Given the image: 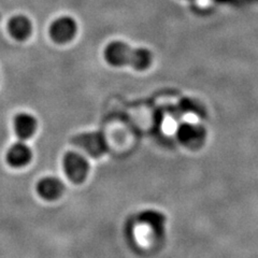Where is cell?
I'll return each mask as SVG.
<instances>
[{"mask_svg":"<svg viewBox=\"0 0 258 258\" xmlns=\"http://www.w3.org/2000/svg\"><path fill=\"white\" fill-rule=\"evenodd\" d=\"M103 59L113 68L147 71L153 64V53L147 47H136L123 40H112L103 47Z\"/></svg>","mask_w":258,"mask_h":258,"instance_id":"cell-1","label":"cell"},{"mask_svg":"<svg viewBox=\"0 0 258 258\" xmlns=\"http://www.w3.org/2000/svg\"><path fill=\"white\" fill-rule=\"evenodd\" d=\"M78 22L69 15H61L52 21L48 26V37L52 41L59 45H66L78 36Z\"/></svg>","mask_w":258,"mask_h":258,"instance_id":"cell-2","label":"cell"},{"mask_svg":"<svg viewBox=\"0 0 258 258\" xmlns=\"http://www.w3.org/2000/svg\"><path fill=\"white\" fill-rule=\"evenodd\" d=\"M71 142L95 158L101 157L108 151L107 140L101 132L81 133L75 136Z\"/></svg>","mask_w":258,"mask_h":258,"instance_id":"cell-3","label":"cell"},{"mask_svg":"<svg viewBox=\"0 0 258 258\" xmlns=\"http://www.w3.org/2000/svg\"><path fill=\"white\" fill-rule=\"evenodd\" d=\"M62 166L68 179L76 184L84 182L90 172L88 160L77 152H68L63 156Z\"/></svg>","mask_w":258,"mask_h":258,"instance_id":"cell-4","label":"cell"},{"mask_svg":"<svg viewBox=\"0 0 258 258\" xmlns=\"http://www.w3.org/2000/svg\"><path fill=\"white\" fill-rule=\"evenodd\" d=\"M176 136L179 141L187 148H197L204 143L206 139V131L204 127L196 124L184 123L177 128Z\"/></svg>","mask_w":258,"mask_h":258,"instance_id":"cell-5","label":"cell"},{"mask_svg":"<svg viewBox=\"0 0 258 258\" xmlns=\"http://www.w3.org/2000/svg\"><path fill=\"white\" fill-rule=\"evenodd\" d=\"M8 31L16 41H25L32 34V23L26 15H14L8 22Z\"/></svg>","mask_w":258,"mask_h":258,"instance_id":"cell-6","label":"cell"},{"mask_svg":"<svg viewBox=\"0 0 258 258\" xmlns=\"http://www.w3.org/2000/svg\"><path fill=\"white\" fill-rule=\"evenodd\" d=\"M14 131L21 140H27L31 138L37 132L38 123L34 115L26 112L19 113L13 120Z\"/></svg>","mask_w":258,"mask_h":258,"instance_id":"cell-7","label":"cell"},{"mask_svg":"<svg viewBox=\"0 0 258 258\" xmlns=\"http://www.w3.org/2000/svg\"><path fill=\"white\" fill-rule=\"evenodd\" d=\"M63 190V183L54 176L43 177L37 185V191L40 197L48 201L58 199L62 195Z\"/></svg>","mask_w":258,"mask_h":258,"instance_id":"cell-8","label":"cell"},{"mask_svg":"<svg viewBox=\"0 0 258 258\" xmlns=\"http://www.w3.org/2000/svg\"><path fill=\"white\" fill-rule=\"evenodd\" d=\"M32 158V152L27 144L16 142L8 150L7 161L11 167L22 168L29 164Z\"/></svg>","mask_w":258,"mask_h":258,"instance_id":"cell-9","label":"cell"},{"mask_svg":"<svg viewBox=\"0 0 258 258\" xmlns=\"http://www.w3.org/2000/svg\"><path fill=\"white\" fill-rule=\"evenodd\" d=\"M139 219L142 224L147 225L148 227L152 228L157 232L161 231L164 228L165 225V216L158 213L157 211H153V210H148V211H144L140 214Z\"/></svg>","mask_w":258,"mask_h":258,"instance_id":"cell-10","label":"cell"}]
</instances>
